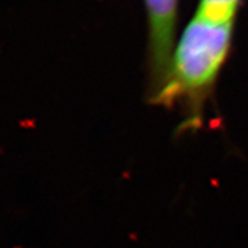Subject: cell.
Segmentation results:
<instances>
[{"mask_svg": "<svg viewBox=\"0 0 248 248\" xmlns=\"http://www.w3.org/2000/svg\"><path fill=\"white\" fill-rule=\"evenodd\" d=\"M233 23H217L194 15L176 43L169 78L154 104L181 101L188 110L186 126L200 121V109L230 54Z\"/></svg>", "mask_w": 248, "mask_h": 248, "instance_id": "obj_1", "label": "cell"}, {"mask_svg": "<svg viewBox=\"0 0 248 248\" xmlns=\"http://www.w3.org/2000/svg\"><path fill=\"white\" fill-rule=\"evenodd\" d=\"M148 24V91L153 101L169 78L179 0H144Z\"/></svg>", "mask_w": 248, "mask_h": 248, "instance_id": "obj_2", "label": "cell"}, {"mask_svg": "<svg viewBox=\"0 0 248 248\" xmlns=\"http://www.w3.org/2000/svg\"><path fill=\"white\" fill-rule=\"evenodd\" d=\"M241 0H199L194 15L217 23H234Z\"/></svg>", "mask_w": 248, "mask_h": 248, "instance_id": "obj_3", "label": "cell"}]
</instances>
